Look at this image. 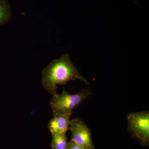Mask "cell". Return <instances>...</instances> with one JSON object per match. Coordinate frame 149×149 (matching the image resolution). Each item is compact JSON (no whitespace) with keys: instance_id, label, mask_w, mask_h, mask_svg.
<instances>
[{"instance_id":"8","label":"cell","mask_w":149,"mask_h":149,"mask_svg":"<svg viewBox=\"0 0 149 149\" xmlns=\"http://www.w3.org/2000/svg\"><path fill=\"white\" fill-rule=\"evenodd\" d=\"M65 149H85L80 145L76 143L74 141L71 140L67 144Z\"/></svg>"},{"instance_id":"4","label":"cell","mask_w":149,"mask_h":149,"mask_svg":"<svg viewBox=\"0 0 149 149\" xmlns=\"http://www.w3.org/2000/svg\"><path fill=\"white\" fill-rule=\"evenodd\" d=\"M71 140L85 149H95L90 129L84 121L78 118L70 120Z\"/></svg>"},{"instance_id":"2","label":"cell","mask_w":149,"mask_h":149,"mask_svg":"<svg viewBox=\"0 0 149 149\" xmlns=\"http://www.w3.org/2000/svg\"><path fill=\"white\" fill-rule=\"evenodd\" d=\"M92 95L91 88L83 89L74 95L69 94L63 88L61 94L53 96L49 105L53 115L72 113V110L83 103Z\"/></svg>"},{"instance_id":"6","label":"cell","mask_w":149,"mask_h":149,"mask_svg":"<svg viewBox=\"0 0 149 149\" xmlns=\"http://www.w3.org/2000/svg\"><path fill=\"white\" fill-rule=\"evenodd\" d=\"M11 18V8L8 0H0V26L5 24Z\"/></svg>"},{"instance_id":"1","label":"cell","mask_w":149,"mask_h":149,"mask_svg":"<svg viewBox=\"0 0 149 149\" xmlns=\"http://www.w3.org/2000/svg\"><path fill=\"white\" fill-rule=\"evenodd\" d=\"M76 80H81L87 85L90 84L78 72L69 55L64 54L59 58L53 60L44 68L41 83L45 90L53 96L57 94V85H65L69 81Z\"/></svg>"},{"instance_id":"3","label":"cell","mask_w":149,"mask_h":149,"mask_svg":"<svg viewBox=\"0 0 149 149\" xmlns=\"http://www.w3.org/2000/svg\"><path fill=\"white\" fill-rule=\"evenodd\" d=\"M128 132L132 138L142 146H149V112L143 111L128 113L127 116Z\"/></svg>"},{"instance_id":"7","label":"cell","mask_w":149,"mask_h":149,"mask_svg":"<svg viewBox=\"0 0 149 149\" xmlns=\"http://www.w3.org/2000/svg\"><path fill=\"white\" fill-rule=\"evenodd\" d=\"M67 143L66 132L52 135V149H65Z\"/></svg>"},{"instance_id":"5","label":"cell","mask_w":149,"mask_h":149,"mask_svg":"<svg viewBox=\"0 0 149 149\" xmlns=\"http://www.w3.org/2000/svg\"><path fill=\"white\" fill-rule=\"evenodd\" d=\"M72 113L56 114L48 123V128L52 135L66 132L69 130L70 116Z\"/></svg>"}]
</instances>
